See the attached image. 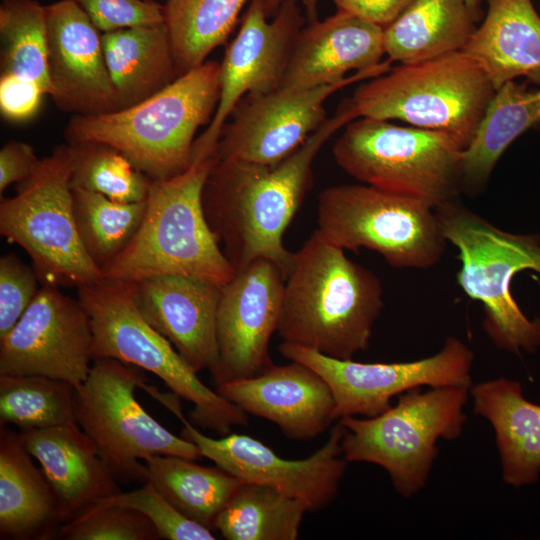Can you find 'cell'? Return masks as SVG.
I'll list each match as a JSON object with an SVG mask.
<instances>
[{
  "label": "cell",
  "mask_w": 540,
  "mask_h": 540,
  "mask_svg": "<svg viewBox=\"0 0 540 540\" xmlns=\"http://www.w3.org/2000/svg\"><path fill=\"white\" fill-rule=\"evenodd\" d=\"M357 116L347 99L291 155L275 165L217 160L203 189L207 223L235 270L264 258L285 279L294 260L284 234L312 180V165L332 135Z\"/></svg>",
  "instance_id": "1"
},
{
  "label": "cell",
  "mask_w": 540,
  "mask_h": 540,
  "mask_svg": "<svg viewBox=\"0 0 540 540\" xmlns=\"http://www.w3.org/2000/svg\"><path fill=\"white\" fill-rule=\"evenodd\" d=\"M382 308L379 278L317 229L294 252L277 332L284 342L352 359L368 348Z\"/></svg>",
  "instance_id": "2"
},
{
  "label": "cell",
  "mask_w": 540,
  "mask_h": 540,
  "mask_svg": "<svg viewBox=\"0 0 540 540\" xmlns=\"http://www.w3.org/2000/svg\"><path fill=\"white\" fill-rule=\"evenodd\" d=\"M219 71V62L205 61L136 105L74 115L64 131L67 143L110 145L150 180L178 175L191 164L197 130L215 113Z\"/></svg>",
  "instance_id": "3"
},
{
  "label": "cell",
  "mask_w": 540,
  "mask_h": 540,
  "mask_svg": "<svg viewBox=\"0 0 540 540\" xmlns=\"http://www.w3.org/2000/svg\"><path fill=\"white\" fill-rule=\"evenodd\" d=\"M217 154L192 156L182 173L150 180L144 220L127 247L102 270L105 278L136 282L178 274L223 286L235 275L211 231L203 189Z\"/></svg>",
  "instance_id": "4"
},
{
  "label": "cell",
  "mask_w": 540,
  "mask_h": 540,
  "mask_svg": "<svg viewBox=\"0 0 540 540\" xmlns=\"http://www.w3.org/2000/svg\"><path fill=\"white\" fill-rule=\"evenodd\" d=\"M446 241L459 252L457 282L484 309L483 328L499 349L534 353L540 347V317L528 318L513 298L515 274H540V236L504 231L460 202L435 209Z\"/></svg>",
  "instance_id": "5"
},
{
  "label": "cell",
  "mask_w": 540,
  "mask_h": 540,
  "mask_svg": "<svg viewBox=\"0 0 540 540\" xmlns=\"http://www.w3.org/2000/svg\"><path fill=\"white\" fill-rule=\"evenodd\" d=\"M77 290L91 323L93 360L112 358L154 374L193 404L189 421L202 429L225 436L233 426L248 424V414L206 386L144 319L135 303L133 282L103 277Z\"/></svg>",
  "instance_id": "6"
},
{
  "label": "cell",
  "mask_w": 540,
  "mask_h": 540,
  "mask_svg": "<svg viewBox=\"0 0 540 540\" xmlns=\"http://www.w3.org/2000/svg\"><path fill=\"white\" fill-rule=\"evenodd\" d=\"M496 89L463 51L401 64L360 84L347 99L358 117L400 120L471 143Z\"/></svg>",
  "instance_id": "7"
},
{
  "label": "cell",
  "mask_w": 540,
  "mask_h": 540,
  "mask_svg": "<svg viewBox=\"0 0 540 540\" xmlns=\"http://www.w3.org/2000/svg\"><path fill=\"white\" fill-rule=\"evenodd\" d=\"M333 145L337 165L359 182L419 199L433 209L455 200L464 147L452 135L358 117Z\"/></svg>",
  "instance_id": "8"
},
{
  "label": "cell",
  "mask_w": 540,
  "mask_h": 540,
  "mask_svg": "<svg viewBox=\"0 0 540 540\" xmlns=\"http://www.w3.org/2000/svg\"><path fill=\"white\" fill-rule=\"evenodd\" d=\"M470 387H431L426 392L416 387L400 394L396 405L375 417L340 418L345 428L344 458L381 466L401 496H413L425 486L439 452L437 441L461 435Z\"/></svg>",
  "instance_id": "9"
},
{
  "label": "cell",
  "mask_w": 540,
  "mask_h": 540,
  "mask_svg": "<svg viewBox=\"0 0 540 540\" xmlns=\"http://www.w3.org/2000/svg\"><path fill=\"white\" fill-rule=\"evenodd\" d=\"M71 144L57 146L0 204V233L30 256L41 285L76 287L103 278L87 255L73 210Z\"/></svg>",
  "instance_id": "10"
},
{
  "label": "cell",
  "mask_w": 540,
  "mask_h": 540,
  "mask_svg": "<svg viewBox=\"0 0 540 540\" xmlns=\"http://www.w3.org/2000/svg\"><path fill=\"white\" fill-rule=\"evenodd\" d=\"M147 382L140 368L112 358L93 360L84 382L75 387V418L116 479L145 483L154 455L198 460L196 444L176 436L138 402L135 392Z\"/></svg>",
  "instance_id": "11"
},
{
  "label": "cell",
  "mask_w": 540,
  "mask_h": 540,
  "mask_svg": "<svg viewBox=\"0 0 540 540\" xmlns=\"http://www.w3.org/2000/svg\"><path fill=\"white\" fill-rule=\"evenodd\" d=\"M317 224L338 247L375 251L395 268L429 269L440 262L447 242L427 203L366 184L322 190Z\"/></svg>",
  "instance_id": "12"
},
{
  "label": "cell",
  "mask_w": 540,
  "mask_h": 540,
  "mask_svg": "<svg viewBox=\"0 0 540 540\" xmlns=\"http://www.w3.org/2000/svg\"><path fill=\"white\" fill-rule=\"evenodd\" d=\"M280 353L305 364L329 385L336 403V418L375 417L391 407L390 400L412 388L471 386L472 350L450 336L436 354L420 360L363 363L337 359L298 344L282 342Z\"/></svg>",
  "instance_id": "13"
},
{
  "label": "cell",
  "mask_w": 540,
  "mask_h": 540,
  "mask_svg": "<svg viewBox=\"0 0 540 540\" xmlns=\"http://www.w3.org/2000/svg\"><path fill=\"white\" fill-rule=\"evenodd\" d=\"M391 60L342 81L307 89H278L244 97L221 130L219 160L275 165L296 151L326 120L324 104L339 89L390 70ZM228 118V119H229Z\"/></svg>",
  "instance_id": "14"
},
{
  "label": "cell",
  "mask_w": 540,
  "mask_h": 540,
  "mask_svg": "<svg viewBox=\"0 0 540 540\" xmlns=\"http://www.w3.org/2000/svg\"><path fill=\"white\" fill-rule=\"evenodd\" d=\"M263 0H251L219 71V100L212 120L194 141L192 155L216 154L221 130L239 102L281 87L297 35L306 20L296 0L283 2L272 20Z\"/></svg>",
  "instance_id": "15"
},
{
  "label": "cell",
  "mask_w": 540,
  "mask_h": 540,
  "mask_svg": "<svg viewBox=\"0 0 540 540\" xmlns=\"http://www.w3.org/2000/svg\"><path fill=\"white\" fill-rule=\"evenodd\" d=\"M93 334L85 308L59 287L41 285L14 327L0 338V375L44 376L75 387L87 378Z\"/></svg>",
  "instance_id": "16"
},
{
  "label": "cell",
  "mask_w": 540,
  "mask_h": 540,
  "mask_svg": "<svg viewBox=\"0 0 540 540\" xmlns=\"http://www.w3.org/2000/svg\"><path fill=\"white\" fill-rule=\"evenodd\" d=\"M181 436L197 445L202 457L243 482L272 487L303 501L309 511L331 504L336 498L347 461L342 452L344 426L332 428L326 443L307 458L286 459L263 442L244 434L229 433L215 439L201 433L183 412Z\"/></svg>",
  "instance_id": "17"
},
{
  "label": "cell",
  "mask_w": 540,
  "mask_h": 540,
  "mask_svg": "<svg viewBox=\"0 0 540 540\" xmlns=\"http://www.w3.org/2000/svg\"><path fill=\"white\" fill-rule=\"evenodd\" d=\"M284 283L278 266L260 258L236 270L221 287L218 361L210 372L216 387L259 375L274 365L269 345L281 316Z\"/></svg>",
  "instance_id": "18"
},
{
  "label": "cell",
  "mask_w": 540,
  "mask_h": 540,
  "mask_svg": "<svg viewBox=\"0 0 540 540\" xmlns=\"http://www.w3.org/2000/svg\"><path fill=\"white\" fill-rule=\"evenodd\" d=\"M49 96L74 115L116 111L119 104L105 62L102 32L74 0L46 5Z\"/></svg>",
  "instance_id": "19"
},
{
  "label": "cell",
  "mask_w": 540,
  "mask_h": 540,
  "mask_svg": "<svg viewBox=\"0 0 540 540\" xmlns=\"http://www.w3.org/2000/svg\"><path fill=\"white\" fill-rule=\"evenodd\" d=\"M144 319L195 371L211 372L218 361L217 314L221 286L178 274L133 282Z\"/></svg>",
  "instance_id": "20"
},
{
  "label": "cell",
  "mask_w": 540,
  "mask_h": 540,
  "mask_svg": "<svg viewBox=\"0 0 540 540\" xmlns=\"http://www.w3.org/2000/svg\"><path fill=\"white\" fill-rule=\"evenodd\" d=\"M216 391L247 414L271 421L295 441H311L337 419L328 383L297 361L223 383Z\"/></svg>",
  "instance_id": "21"
},
{
  "label": "cell",
  "mask_w": 540,
  "mask_h": 540,
  "mask_svg": "<svg viewBox=\"0 0 540 540\" xmlns=\"http://www.w3.org/2000/svg\"><path fill=\"white\" fill-rule=\"evenodd\" d=\"M384 29L337 11L309 22L296 37L281 87L307 89L336 83L347 72L373 69L385 54Z\"/></svg>",
  "instance_id": "22"
},
{
  "label": "cell",
  "mask_w": 540,
  "mask_h": 540,
  "mask_svg": "<svg viewBox=\"0 0 540 540\" xmlns=\"http://www.w3.org/2000/svg\"><path fill=\"white\" fill-rule=\"evenodd\" d=\"M40 464L58 503L62 525L121 492L116 478L78 423L18 432Z\"/></svg>",
  "instance_id": "23"
},
{
  "label": "cell",
  "mask_w": 540,
  "mask_h": 540,
  "mask_svg": "<svg viewBox=\"0 0 540 540\" xmlns=\"http://www.w3.org/2000/svg\"><path fill=\"white\" fill-rule=\"evenodd\" d=\"M497 90L518 77L540 86V14L531 0H487V12L461 50Z\"/></svg>",
  "instance_id": "24"
},
{
  "label": "cell",
  "mask_w": 540,
  "mask_h": 540,
  "mask_svg": "<svg viewBox=\"0 0 540 540\" xmlns=\"http://www.w3.org/2000/svg\"><path fill=\"white\" fill-rule=\"evenodd\" d=\"M473 411L495 432L503 481L515 488L538 481L540 475V405L523 395L515 380L497 378L471 385Z\"/></svg>",
  "instance_id": "25"
},
{
  "label": "cell",
  "mask_w": 540,
  "mask_h": 540,
  "mask_svg": "<svg viewBox=\"0 0 540 540\" xmlns=\"http://www.w3.org/2000/svg\"><path fill=\"white\" fill-rule=\"evenodd\" d=\"M62 525L55 494L18 432L0 426L1 539H46Z\"/></svg>",
  "instance_id": "26"
},
{
  "label": "cell",
  "mask_w": 540,
  "mask_h": 540,
  "mask_svg": "<svg viewBox=\"0 0 540 540\" xmlns=\"http://www.w3.org/2000/svg\"><path fill=\"white\" fill-rule=\"evenodd\" d=\"M102 46L120 109L146 100L178 77L165 21L102 33Z\"/></svg>",
  "instance_id": "27"
},
{
  "label": "cell",
  "mask_w": 540,
  "mask_h": 540,
  "mask_svg": "<svg viewBox=\"0 0 540 540\" xmlns=\"http://www.w3.org/2000/svg\"><path fill=\"white\" fill-rule=\"evenodd\" d=\"M531 128H540V86L504 83L491 99L476 133L462 153V190L479 192L508 146Z\"/></svg>",
  "instance_id": "28"
},
{
  "label": "cell",
  "mask_w": 540,
  "mask_h": 540,
  "mask_svg": "<svg viewBox=\"0 0 540 540\" xmlns=\"http://www.w3.org/2000/svg\"><path fill=\"white\" fill-rule=\"evenodd\" d=\"M475 28L464 0H413L384 28L385 54L401 64L438 58L461 51Z\"/></svg>",
  "instance_id": "29"
},
{
  "label": "cell",
  "mask_w": 540,
  "mask_h": 540,
  "mask_svg": "<svg viewBox=\"0 0 540 540\" xmlns=\"http://www.w3.org/2000/svg\"><path fill=\"white\" fill-rule=\"evenodd\" d=\"M178 455H154L144 463L154 487L181 514L214 530L215 521L243 483L219 466L207 467Z\"/></svg>",
  "instance_id": "30"
},
{
  "label": "cell",
  "mask_w": 540,
  "mask_h": 540,
  "mask_svg": "<svg viewBox=\"0 0 540 540\" xmlns=\"http://www.w3.org/2000/svg\"><path fill=\"white\" fill-rule=\"evenodd\" d=\"M308 511L299 499L243 482L219 513L214 530L227 540H295Z\"/></svg>",
  "instance_id": "31"
},
{
  "label": "cell",
  "mask_w": 540,
  "mask_h": 540,
  "mask_svg": "<svg viewBox=\"0 0 540 540\" xmlns=\"http://www.w3.org/2000/svg\"><path fill=\"white\" fill-rule=\"evenodd\" d=\"M251 0H167V25L178 77L203 64L234 29L245 4Z\"/></svg>",
  "instance_id": "32"
},
{
  "label": "cell",
  "mask_w": 540,
  "mask_h": 540,
  "mask_svg": "<svg viewBox=\"0 0 540 540\" xmlns=\"http://www.w3.org/2000/svg\"><path fill=\"white\" fill-rule=\"evenodd\" d=\"M0 39L1 75L32 81L49 95L46 5L36 0H3Z\"/></svg>",
  "instance_id": "33"
},
{
  "label": "cell",
  "mask_w": 540,
  "mask_h": 540,
  "mask_svg": "<svg viewBox=\"0 0 540 540\" xmlns=\"http://www.w3.org/2000/svg\"><path fill=\"white\" fill-rule=\"evenodd\" d=\"M72 191L81 243L102 272L138 232L146 214L147 199L126 203L81 188H72Z\"/></svg>",
  "instance_id": "34"
},
{
  "label": "cell",
  "mask_w": 540,
  "mask_h": 540,
  "mask_svg": "<svg viewBox=\"0 0 540 540\" xmlns=\"http://www.w3.org/2000/svg\"><path fill=\"white\" fill-rule=\"evenodd\" d=\"M75 386L44 376L0 375V422L22 430L77 423Z\"/></svg>",
  "instance_id": "35"
},
{
  "label": "cell",
  "mask_w": 540,
  "mask_h": 540,
  "mask_svg": "<svg viewBox=\"0 0 540 540\" xmlns=\"http://www.w3.org/2000/svg\"><path fill=\"white\" fill-rule=\"evenodd\" d=\"M71 145L75 152L72 188L96 192L118 202L147 199L150 179L119 150L96 142Z\"/></svg>",
  "instance_id": "36"
},
{
  "label": "cell",
  "mask_w": 540,
  "mask_h": 540,
  "mask_svg": "<svg viewBox=\"0 0 540 540\" xmlns=\"http://www.w3.org/2000/svg\"><path fill=\"white\" fill-rule=\"evenodd\" d=\"M58 536L67 540H158L151 520L142 512L120 505L96 504L61 525Z\"/></svg>",
  "instance_id": "37"
},
{
  "label": "cell",
  "mask_w": 540,
  "mask_h": 540,
  "mask_svg": "<svg viewBox=\"0 0 540 540\" xmlns=\"http://www.w3.org/2000/svg\"><path fill=\"white\" fill-rule=\"evenodd\" d=\"M97 504L120 505L142 512L154 524L160 539L214 540L212 530L181 514L148 480L134 491L118 493Z\"/></svg>",
  "instance_id": "38"
},
{
  "label": "cell",
  "mask_w": 540,
  "mask_h": 540,
  "mask_svg": "<svg viewBox=\"0 0 540 540\" xmlns=\"http://www.w3.org/2000/svg\"><path fill=\"white\" fill-rule=\"evenodd\" d=\"M33 269L15 253L0 259V338L18 322L34 300L40 287Z\"/></svg>",
  "instance_id": "39"
},
{
  "label": "cell",
  "mask_w": 540,
  "mask_h": 540,
  "mask_svg": "<svg viewBox=\"0 0 540 540\" xmlns=\"http://www.w3.org/2000/svg\"><path fill=\"white\" fill-rule=\"evenodd\" d=\"M74 1L102 33L165 21L163 5L153 0Z\"/></svg>",
  "instance_id": "40"
},
{
  "label": "cell",
  "mask_w": 540,
  "mask_h": 540,
  "mask_svg": "<svg viewBox=\"0 0 540 540\" xmlns=\"http://www.w3.org/2000/svg\"><path fill=\"white\" fill-rule=\"evenodd\" d=\"M46 95L34 82L12 75L0 77V111L12 122H24L36 115Z\"/></svg>",
  "instance_id": "41"
},
{
  "label": "cell",
  "mask_w": 540,
  "mask_h": 540,
  "mask_svg": "<svg viewBox=\"0 0 540 540\" xmlns=\"http://www.w3.org/2000/svg\"><path fill=\"white\" fill-rule=\"evenodd\" d=\"M41 159L34 148L22 141H10L0 150V194L12 184L29 178Z\"/></svg>",
  "instance_id": "42"
},
{
  "label": "cell",
  "mask_w": 540,
  "mask_h": 540,
  "mask_svg": "<svg viewBox=\"0 0 540 540\" xmlns=\"http://www.w3.org/2000/svg\"><path fill=\"white\" fill-rule=\"evenodd\" d=\"M337 11L353 14L383 29L393 23L413 0H331Z\"/></svg>",
  "instance_id": "43"
},
{
  "label": "cell",
  "mask_w": 540,
  "mask_h": 540,
  "mask_svg": "<svg viewBox=\"0 0 540 540\" xmlns=\"http://www.w3.org/2000/svg\"><path fill=\"white\" fill-rule=\"evenodd\" d=\"M287 0H263L264 8L268 16L274 15L279 6ZM301 4L307 22L318 19V5L320 0H296Z\"/></svg>",
  "instance_id": "44"
},
{
  "label": "cell",
  "mask_w": 540,
  "mask_h": 540,
  "mask_svg": "<svg viewBox=\"0 0 540 540\" xmlns=\"http://www.w3.org/2000/svg\"><path fill=\"white\" fill-rule=\"evenodd\" d=\"M475 23L482 17V2L483 0H464Z\"/></svg>",
  "instance_id": "45"
},
{
  "label": "cell",
  "mask_w": 540,
  "mask_h": 540,
  "mask_svg": "<svg viewBox=\"0 0 540 540\" xmlns=\"http://www.w3.org/2000/svg\"><path fill=\"white\" fill-rule=\"evenodd\" d=\"M153 1H155V0H153Z\"/></svg>",
  "instance_id": "46"
}]
</instances>
